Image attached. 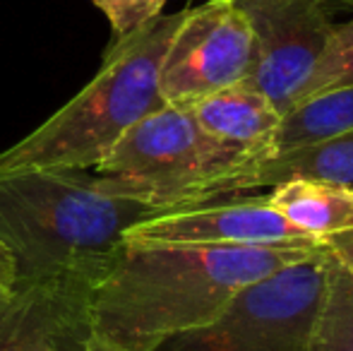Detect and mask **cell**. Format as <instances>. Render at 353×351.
<instances>
[{
	"instance_id": "6da1fadb",
	"label": "cell",
	"mask_w": 353,
	"mask_h": 351,
	"mask_svg": "<svg viewBox=\"0 0 353 351\" xmlns=\"http://www.w3.org/2000/svg\"><path fill=\"white\" fill-rule=\"evenodd\" d=\"M315 248L123 241L92 286L89 342L108 351H159L212 323L243 284Z\"/></svg>"
},
{
	"instance_id": "7a4b0ae2",
	"label": "cell",
	"mask_w": 353,
	"mask_h": 351,
	"mask_svg": "<svg viewBox=\"0 0 353 351\" xmlns=\"http://www.w3.org/2000/svg\"><path fill=\"white\" fill-rule=\"evenodd\" d=\"M161 210L101 190L82 169L0 171V245L14 279L99 277L135 224Z\"/></svg>"
},
{
	"instance_id": "3957f363",
	"label": "cell",
	"mask_w": 353,
	"mask_h": 351,
	"mask_svg": "<svg viewBox=\"0 0 353 351\" xmlns=\"http://www.w3.org/2000/svg\"><path fill=\"white\" fill-rule=\"evenodd\" d=\"M185 10L161 12L118 37L92 82L0 154V171L94 169L132 126L163 106L161 63Z\"/></svg>"
},
{
	"instance_id": "277c9868",
	"label": "cell",
	"mask_w": 353,
	"mask_h": 351,
	"mask_svg": "<svg viewBox=\"0 0 353 351\" xmlns=\"http://www.w3.org/2000/svg\"><path fill=\"white\" fill-rule=\"evenodd\" d=\"M241 157L212 137L188 106L163 103L123 135L94 176L101 190L163 212L205 202L210 183Z\"/></svg>"
},
{
	"instance_id": "5b68a950",
	"label": "cell",
	"mask_w": 353,
	"mask_h": 351,
	"mask_svg": "<svg viewBox=\"0 0 353 351\" xmlns=\"http://www.w3.org/2000/svg\"><path fill=\"white\" fill-rule=\"evenodd\" d=\"M325 291L322 243L305 258L243 284L212 323L159 351H310Z\"/></svg>"
},
{
	"instance_id": "8992f818",
	"label": "cell",
	"mask_w": 353,
	"mask_h": 351,
	"mask_svg": "<svg viewBox=\"0 0 353 351\" xmlns=\"http://www.w3.org/2000/svg\"><path fill=\"white\" fill-rule=\"evenodd\" d=\"M233 5L252 34V66L243 82L286 116L301 101L334 29L327 0H233Z\"/></svg>"
},
{
	"instance_id": "52a82bcc",
	"label": "cell",
	"mask_w": 353,
	"mask_h": 351,
	"mask_svg": "<svg viewBox=\"0 0 353 351\" xmlns=\"http://www.w3.org/2000/svg\"><path fill=\"white\" fill-rule=\"evenodd\" d=\"M252 66V34L233 0L188 8L161 63L159 92L168 106L200 99L243 82Z\"/></svg>"
},
{
	"instance_id": "ba28073f",
	"label": "cell",
	"mask_w": 353,
	"mask_h": 351,
	"mask_svg": "<svg viewBox=\"0 0 353 351\" xmlns=\"http://www.w3.org/2000/svg\"><path fill=\"white\" fill-rule=\"evenodd\" d=\"M94 281L70 272L14 284L0 296V351H87Z\"/></svg>"
},
{
	"instance_id": "9c48e42d",
	"label": "cell",
	"mask_w": 353,
	"mask_h": 351,
	"mask_svg": "<svg viewBox=\"0 0 353 351\" xmlns=\"http://www.w3.org/2000/svg\"><path fill=\"white\" fill-rule=\"evenodd\" d=\"M125 241L202 245H320L293 229L267 195H228L152 214L128 231Z\"/></svg>"
},
{
	"instance_id": "30bf717a",
	"label": "cell",
	"mask_w": 353,
	"mask_h": 351,
	"mask_svg": "<svg viewBox=\"0 0 353 351\" xmlns=\"http://www.w3.org/2000/svg\"><path fill=\"white\" fill-rule=\"evenodd\" d=\"M288 178H315L353 188V130L286 150L241 157L210 183L205 202L228 195H245L260 188H272Z\"/></svg>"
},
{
	"instance_id": "8fae6325",
	"label": "cell",
	"mask_w": 353,
	"mask_h": 351,
	"mask_svg": "<svg viewBox=\"0 0 353 351\" xmlns=\"http://www.w3.org/2000/svg\"><path fill=\"white\" fill-rule=\"evenodd\" d=\"M188 108L212 137L243 154L265 150L283 118L279 108L248 82L219 89Z\"/></svg>"
},
{
	"instance_id": "7c38bea8",
	"label": "cell",
	"mask_w": 353,
	"mask_h": 351,
	"mask_svg": "<svg viewBox=\"0 0 353 351\" xmlns=\"http://www.w3.org/2000/svg\"><path fill=\"white\" fill-rule=\"evenodd\" d=\"M267 200L301 234L327 241L353 229V188L315 178H288L270 188Z\"/></svg>"
},
{
	"instance_id": "4fadbf2b",
	"label": "cell",
	"mask_w": 353,
	"mask_h": 351,
	"mask_svg": "<svg viewBox=\"0 0 353 351\" xmlns=\"http://www.w3.org/2000/svg\"><path fill=\"white\" fill-rule=\"evenodd\" d=\"M344 130H353V85L322 92L293 106L281 118L279 128L267 142L265 150L255 152V154L322 140V137L336 135Z\"/></svg>"
},
{
	"instance_id": "5bb4252c",
	"label": "cell",
	"mask_w": 353,
	"mask_h": 351,
	"mask_svg": "<svg viewBox=\"0 0 353 351\" xmlns=\"http://www.w3.org/2000/svg\"><path fill=\"white\" fill-rule=\"evenodd\" d=\"M325 291L310 351H353V270L322 243Z\"/></svg>"
},
{
	"instance_id": "9a60e30c",
	"label": "cell",
	"mask_w": 353,
	"mask_h": 351,
	"mask_svg": "<svg viewBox=\"0 0 353 351\" xmlns=\"http://www.w3.org/2000/svg\"><path fill=\"white\" fill-rule=\"evenodd\" d=\"M353 85V17L346 22H334L322 56L317 58L305 87H303L301 101L317 97L332 89ZM298 101V103H301ZM296 103V106H298Z\"/></svg>"
},
{
	"instance_id": "2e32d148",
	"label": "cell",
	"mask_w": 353,
	"mask_h": 351,
	"mask_svg": "<svg viewBox=\"0 0 353 351\" xmlns=\"http://www.w3.org/2000/svg\"><path fill=\"white\" fill-rule=\"evenodd\" d=\"M92 3L108 17L113 34L118 39L135 32L149 19L161 14L166 0H92Z\"/></svg>"
},
{
	"instance_id": "e0dca14e",
	"label": "cell",
	"mask_w": 353,
	"mask_h": 351,
	"mask_svg": "<svg viewBox=\"0 0 353 351\" xmlns=\"http://www.w3.org/2000/svg\"><path fill=\"white\" fill-rule=\"evenodd\" d=\"M322 243H325L327 248H330L334 255H339V258L344 260V263L353 270V229L351 231H344V234L332 236V239L322 241Z\"/></svg>"
},
{
	"instance_id": "ac0fdd59",
	"label": "cell",
	"mask_w": 353,
	"mask_h": 351,
	"mask_svg": "<svg viewBox=\"0 0 353 351\" xmlns=\"http://www.w3.org/2000/svg\"><path fill=\"white\" fill-rule=\"evenodd\" d=\"M17 279H14V265H12V258L8 255V250L0 245V296L10 294L14 289Z\"/></svg>"
},
{
	"instance_id": "d6986e66",
	"label": "cell",
	"mask_w": 353,
	"mask_h": 351,
	"mask_svg": "<svg viewBox=\"0 0 353 351\" xmlns=\"http://www.w3.org/2000/svg\"><path fill=\"white\" fill-rule=\"evenodd\" d=\"M87 351H108V349H101V347H97V344L89 342V349H87Z\"/></svg>"
},
{
	"instance_id": "ffe728a7",
	"label": "cell",
	"mask_w": 353,
	"mask_h": 351,
	"mask_svg": "<svg viewBox=\"0 0 353 351\" xmlns=\"http://www.w3.org/2000/svg\"><path fill=\"white\" fill-rule=\"evenodd\" d=\"M327 3H344V5H353V0H327Z\"/></svg>"
}]
</instances>
